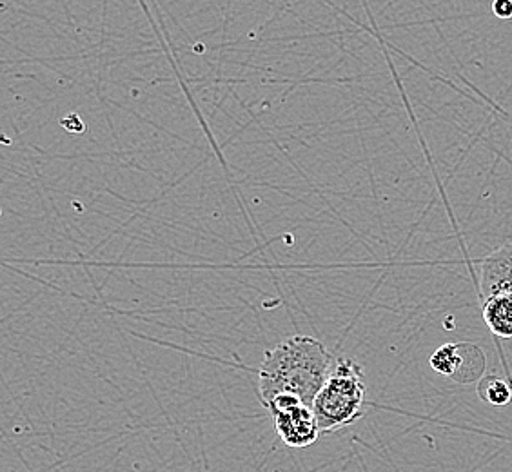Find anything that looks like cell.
I'll return each instance as SVG.
<instances>
[{
	"label": "cell",
	"instance_id": "6da1fadb",
	"mask_svg": "<svg viewBox=\"0 0 512 472\" xmlns=\"http://www.w3.org/2000/svg\"><path fill=\"white\" fill-rule=\"evenodd\" d=\"M336 358L320 340L296 335L269 349L258 371V389L264 405L276 396L289 394L313 407L327 378L335 369Z\"/></svg>",
	"mask_w": 512,
	"mask_h": 472
},
{
	"label": "cell",
	"instance_id": "7a4b0ae2",
	"mask_svg": "<svg viewBox=\"0 0 512 472\" xmlns=\"http://www.w3.org/2000/svg\"><path fill=\"white\" fill-rule=\"evenodd\" d=\"M365 398L367 387L362 365L355 360L338 358L333 373L313 404L322 434L335 433L358 422L365 414Z\"/></svg>",
	"mask_w": 512,
	"mask_h": 472
},
{
	"label": "cell",
	"instance_id": "3957f363",
	"mask_svg": "<svg viewBox=\"0 0 512 472\" xmlns=\"http://www.w3.org/2000/svg\"><path fill=\"white\" fill-rule=\"evenodd\" d=\"M267 411L280 440L291 449H306L322 436L313 407H307L300 398L282 394L267 402Z\"/></svg>",
	"mask_w": 512,
	"mask_h": 472
},
{
	"label": "cell",
	"instance_id": "277c9868",
	"mask_svg": "<svg viewBox=\"0 0 512 472\" xmlns=\"http://www.w3.org/2000/svg\"><path fill=\"white\" fill-rule=\"evenodd\" d=\"M480 291L482 302L496 293H512V242L483 260Z\"/></svg>",
	"mask_w": 512,
	"mask_h": 472
},
{
	"label": "cell",
	"instance_id": "5b68a950",
	"mask_svg": "<svg viewBox=\"0 0 512 472\" xmlns=\"http://www.w3.org/2000/svg\"><path fill=\"white\" fill-rule=\"evenodd\" d=\"M483 322L494 335L512 338V293H496L482 302Z\"/></svg>",
	"mask_w": 512,
	"mask_h": 472
},
{
	"label": "cell",
	"instance_id": "8992f818",
	"mask_svg": "<svg viewBox=\"0 0 512 472\" xmlns=\"http://www.w3.org/2000/svg\"><path fill=\"white\" fill-rule=\"evenodd\" d=\"M460 345V367L458 373L454 376V382L458 384H469L473 380H482L485 373V354L478 345L465 344Z\"/></svg>",
	"mask_w": 512,
	"mask_h": 472
},
{
	"label": "cell",
	"instance_id": "52a82bcc",
	"mask_svg": "<svg viewBox=\"0 0 512 472\" xmlns=\"http://www.w3.org/2000/svg\"><path fill=\"white\" fill-rule=\"evenodd\" d=\"M478 396L483 402L494 405V407H505L511 402L512 389L507 380H503L502 376L489 374L483 376L478 382Z\"/></svg>",
	"mask_w": 512,
	"mask_h": 472
},
{
	"label": "cell",
	"instance_id": "ba28073f",
	"mask_svg": "<svg viewBox=\"0 0 512 472\" xmlns=\"http://www.w3.org/2000/svg\"><path fill=\"white\" fill-rule=\"evenodd\" d=\"M431 367L438 374L454 378L460 367V345L445 344L436 349L431 356Z\"/></svg>",
	"mask_w": 512,
	"mask_h": 472
},
{
	"label": "cell",
	"instance_id": "9c48e42d",
	"mask_svg": "<svg viewBox=\"0 0 512 472\" xmlns=\"http://www.w3.org/2000/svg\"><path fill=\"white\" fill-rule=\"evenodd\" d=\"M493 13L498 19H512V2L511 0H496L493 4Z\"/></svg>",
	"mask_w": 512,
	"mask_h": 472
}]
</instances>
